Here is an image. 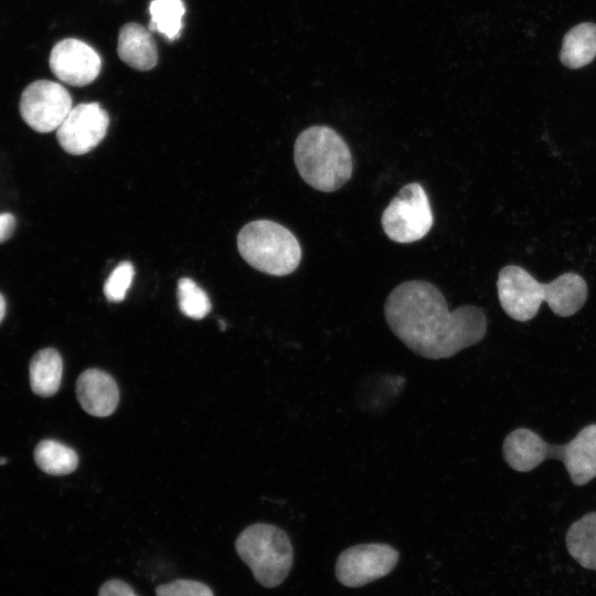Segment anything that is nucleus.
I'll list each match as a JSON object with an SVG mask.
<instances>
[{"label": "nucleus", "mask_w": 596, "mask_h": 596, "mask_svg": "<svg viewBox=\"0 0 596 596\" xmlns=\"http://www.w3.org/2000/svg\"><path fill=\"white\" fill-rule=\"evenodd\" d=\"M392 332L414 353L448 359L480 342L487 332L485 312L471 305L450 311L441 291L426 280L397 285L384 304Z\"/></svg>", "instance_id": "1"}, {"label": "nucleus", "mask_w": 596, "mask_h": 596, "mask_svg": "<svg viewBox=\"0 0 596 596\" xmlns=\"http://www.w3.org/2000/svg\"><path fill=\"white\" fill-rule=\"evenodd\" d=\"M497 289L504 312L521 322L534 318L543 301L560 317L573 316L584 306L588 295L586 281L575 273H565L549 284H541L517 265L499 272Z\"/></svg>", "instance_id": "2"}, {"label": "nucleus", "mask_w": 596, "mask_h": 596, "mask_svg": "<svg viewBox=\"0 0 596 596\" xmlns=\"http://www.w3.org/2000/svg\"><path fill=\"white\" fill-rule=\"evenodd\" d=\"M502 455L519 472L531 471L546 459H558L572 482L584 486L596 477V424L583 427L565 445H550L535 432L517 428L504 438Z\"/></svg>", "instance_id": "3"}, {"label": "nucleus", "mask_w": 596, "mask_h": 596, "mask_svg": "<svg viewBox=\"0 0 596 596\" xmlns=\"http://www.w3.org/2000/svg\"><path fill=\"white\" fill-rule=\"evenodd\" d=\"M294 160L301 179L318 191H337L352 175L347 142L327 126H312L300 132L295 141Z\"/></svg>", "instance_id": "4"}, {"label": "nucleus", "mask_w": 596, "mask_h": 596, "mask_svg": "<svg viewBox=\"0 0 596 596\" xmlns=\"http://www.w3.org/2000/svg\"><path fill=\"white\" fill-rule=\"evenodd\" d=\"M237 248L246 263L272 276L291 274L301 260L297 237L287 227L269 220L246 224L237 235Z\"/></svg>", "instance_id": "5"}, {"label": "nucleus", "mask_w": 596, "mask_h": 596, "mask_svg": "<svg viewBox=\"0 0 596 596\" xmlns=\"http://www.w3.org/2000/svg\"><path fill=\"white\" fill-rule=\"evenodd\" d=\"M235 550L264 587L280 585L292 566L291 542L284 530L273 524L255 523L247 526L237 536Z\"/></svg>", "instance_id": "6"}, {"label": "nucleus", "mask_w": 596, "mask_h": 596, "mask_svg": "<svg viewBox=\"0 0 596 596\" xmlns=\"http://www.w3.org/2000/svg\"><path fill=\"white\" fill-rule=\"evenodd\" d=\"M434 216L424 188L404 185L384 209L381 223L386 236L396 243H413L430 230Z\"/></svg>", "instance_id": "7"}, {"label": "nucleus", "mask_w": 596, "mask_h": 596, "mask_svg": "<svg viewBox=\"0 0 596 596\" xmlns=\"http://www.w3.org/2000/svg\"><path fill=\"white\" fill-rule=\"evenodd\" d=\"M400 558L397 550L384 543H365L344 550L336 562V576L347 587H361L386 576Z\"/></svg>", "instance_id": "8"}, {"label": "nucleus", "mask_w": 596, "mask_h": 596, "mask_svg": "<svg viewBox=\"0 0 596 596\" xmlns=\"http://www.w3.org/2000/svg\"><path fill=\"white\" fill-rule=\"evenodd\" d=\"M19 108L29 127L45 134L60 127L72 109V98L61 84L40 79L23 91Z\"/></svg>", "instance_id": "9"}, {"label": "nucleus", "mask_w": 596, "mask_h": 596, "mask_svg": "<svg viewBox=\"0 0 596 596\" xmlns=\"http://www.w3.org/2000/svg\"><path fill=\"white\" fill-rule=\"evenodd\" d=\"M108 125V114L99 104H78L72 107L56 129V138L67 153L85 155L104 139Z\"/></svg>", "instance_id": "10"}, {"label": "nucleus", "mask_w": 596, "mask_h": 596, "mask_svg": "<svg viewBox=\"0 0 596 596\" xmlns=\"http://www.w3.org/2000/svg\"><path fill=\"white\" fill-rule=\"evenodd\" d=\"M50 67L53 74L64 83L85 86L98 76L102 60L85 42L65 39L52 49Z\"/></svg>", "instance_id": "11"}, {"label": "nucleus", "mask_w": 596, "mask_h": 596, "mask_svg": "<svg viewBox=\"0 0 596 596\" xmlns=\"http://www.w3.org/2000/svg\"><path fill=\"white\" fill-rule=\"evenodd\" d=\"M76 395L82 408L97 417L113 414L119 402L115 380L99 369H88L78 376Z\"/></svg>", "instance_id": "12"}, {"label": "nucleus", "mask_w": 596, "mask_h": 596, "mask_svg": "<svg viewBox=\"0 0 596 596\" xmlns=\"http://www.w3.org/2000/svg\"><path fill=\"white\" fill-rule=\"evenodd\" d=\"M117 53L121 61L139 71L151 70L158 62L157 46L152 36L137 23H127L120 29Z\"/></svg>", "instance_id": "13"}, {"label": "nucleus", "mask_w": 596, "mask_h": 596, "mask_svg": "<svg viewBox=\"0 0 596 596\" xmlns=\"http://www.w3.org/2000/svg\"><path fill=\"white\" fill-rule=\"evenodd\" d=\"M596 57V24L584 22L563 38L560 61L571 70L584 67Z\"/></svg>", "instance_id": "14"}, {"label": "nucleus", "mask_w": 596, "mask_h": 596, "mask_svg": "<svg viewBox=\"0 0 596 596\" xmlns=\"http://www.w3.org/2000/svg\"><path fill=\"white\" fill-rule=\"evenodd\" d=\"M63 361L52 348L38 351L30 362V385L34 394L43 397L54 395L60 387Z\"/></svg>", "instance_id": "15"}, {"label": "nucleus", "mask_w": 596, "mask_h": 596, "mask_svg": "<svg viewBox=\"0 0 596 596\" xmlns=\"http://www.w3.org/2000/svg\"><path fill=\"white\" fill-rule=\"evenodd\" d=\"M566 546L583 567L596 571V512L583 515L570 526Z\"/></svg>", "instance_id": "16"}, {"label": "nucleus", "mask_w": 596, "mask_h": 596, "mask_svg": "<svg viewBox=\"0 0 596 596\" xmlns=\"http://www.w3.org/2000/svg\"><path fill=\"white\" fill-rule=\"evenodd\" d=\"M36 466L45 473L64 476L73 472L78 465L76 451L53 439L41 440L34 449Z\"/></svg>", "instance_id": "17"}, {"label": "nucleus", "mask_w": 596, "mask_h": 596, "mask_svg": "<svg viewBox=\"0 0 596 596\" xmlns=\"http://www.w3.org/2000/svg\"><path fill=\"white\" fill-rule=\"evenodd\" d=\"M184 11L182 0H152L149 6V29L173 41L179 38L182 29Z\"/></svg>", "instance_id": "18"}, {"label": "nucleus", "mask_w": 596, "mask_h": 596, "mask_svg": "<svg viewBox=\"0 0 596 596\" xmlns=\"http://www.w3.org/2000/svg\"><path fill=\"white\" fill-rule=\"evenodd\" d=\"M178 302L181 312L192 319H203L211 311L206 292L188 277L178 283Z\"/></svg>", "instance_id": "19"}, {"label": "nucleus", "mask_w": 596, "mask_h": 596, "mask_svg": "<svg viewBox=\"0 0 596 596\" xmlns=\"http://www.w3.org/2000/svg\"><path fill=\"white\" fill-rule=\"evenodd\" d=\"M135 268L130 262H123L110 273L104 285V294L111 302L123 301L131 286Z\"/></svg>", "instance_id": "20"}, {"label": "nucleus", "mask_w": 596, "mask_h": 596, "mask_svg": "<svg viewBox=\"0 0 596 596\" xmlns=\"http://www.w3.org/2000/svg\"><path fill=\"white\" fill-rule=\"evenodd\" d=\"M156 596H214V594L202 582L180 578L157 586Z\"/></svg>", "instance_id": "21"}, {"label": "nucleus", "mask_w": 596, "mask_h": 596, "mask_svg": "<svg viewBox=\"0 0 596 596\" xmlns=\"http://www.w3.org/2000/svg\"><path fill=\"white\" fill-rule=\"evenodd\" d=\"M98 596H139L132 587L121 579L106 581L99 588Z\"/></svg>", "instance_id": "22"}, {"label": "nucleus", "mask_w": 596, "mask_h": 596, "mask_svg": "<svg viewBox=\"0 0 596 596\" xmlns=\"http://www.w3.org/2000/svg\"><path fill=\"white\" fill-rule=\"evenodd\" d=\"M15 227V219L11 213L0 214V244L10 238Z\"/></svg>", "instance_id": "23"}, {"label": "nucleus", "mask_w": 596, "mask_h": 596, "mask_svg": "<svg viewBox=\"0 0 596 596\" xmlns=\"http://www.w3.org/2000/svg\"><path fill=\"white\" fill-rule=\"evenodd\" d=\"M6 313V300L3 296L0 294V322L2 321Z\"/></svg>", "instance_id": "24"}, {"label": "nucleus", "mask_w": 596, "mask_h": 596, "mask_svg": "<svg viewBox=\"0 0 596 596\" xmlns=\"http://www.w3.org/2000/svg\"><path fill=\"white\" fill-rule=\"evenodd\" d=\"M8 462L7 458L1 457L0 458V465H6Z\"/></svg>", "instance_id": "25"}]
</instances>
